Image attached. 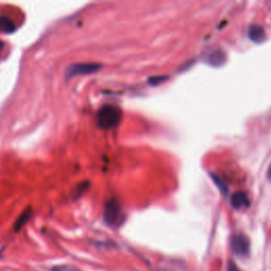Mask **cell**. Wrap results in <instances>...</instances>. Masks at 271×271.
<instances>
[{
  "instance_id": "obj_1",
  "label": "cell",
  "mask_w": 271,
  "mask_h": 271,
  "mask_svg": "<svg viewBox=\"0 0 271 271\" xmlns=\"http://www.w3.org/2000/svg\"><path fill=\"white\" fill-rule=\"evenodd\" d=\"M120 120H121V111L111 105H105L98 114V125L104 129L116 127Z\"/></svg>"
},
{
  "instance_id": "obj_2",
  "label": "cell",
  "mask_w": 271,
  "mask_h": 271,
  "mask_svg": "<svg viewBox=\"0 0 271 271\" xmlns=\"http://www.w3.org/2000/svg\"><path fill=\"white\" fill-rule=\"evenodd\" d=\"M104 220L110 227H119L124 221V213L121 205L116 199L112 198L107 201L104 209Z\"/></svg>"
},
{
  "instance_id": "obj_3",
  "label": "cell",
  "mask_w": 271,
  "mask_h": 271,
  "mask_svg": "<svg viewBox=\"0 0 271 271\" xmlns=\"http://www.w3.org/2000/svg\"><path fill=\"white\" fill-rule=\"evenodd\" d=\"M101 69L100 64L96 63H78L69 66L66 70V77L67 78H74L78 75H86L94 73Z\"/></svg>"
},
{
  "instance_id": "obj_4",
  "label": "cell",
  "mask_w": 271,
  "mask_h": 271,
  "mask_svg": "<svg viewBox=\"0 0 271 271\" xmlns=\"http://www.w3.org/2000/svg\"><path fill=\"white\" fill-rule=\"evenodd\" d=\"M232 249L239 257H246L249 253V239L244 234H236L232 237Z\"/></svg>"
},
{
  "instance_id": "obj_5",
  "label": "cell",
  "mask_w": 271,
  "mask_h": 271,
  "mask_svg": "<svg viewBox=\"0 0 271 271\" xmlns=\"http://www.w3.org/2000/svg\"><path fill=\"white\" fill-rule=\"evenodd\" d=\"M249 198L247 194L244 192H237L235 193L231 198V205L235 209H243L249 207Z\"/></svg>"
},
{
  "instance_id": "obj_6",
  "label": "cell",
  "mask_w": 271,
  "mask_h": 271,
  "mask_svg": "<svg viewBox=\"0 0 271 271\" xmlns=\"http://www.w3.org/2000/svg\"><path fill=\"white\" fill-rule=\"evenodd\" d=\"M249 37L254 42H262L266 38V33L263 27L253 25L249 28Z\"/></svg>"
},
{
  "instance_id": "obj_7",
  "label": "cell",
  "mask_w": 271,
  "mask_h": 271,
  "mask_svg": "<svg viewBox=\"0 0 271 271\" xmlns=\"http://www.w3.org/2000/svg\"><path fill=\"white\" fill-rule=\"evenodd\" d=\"M16 30V26L11 18L8 16H0V32L3 33H13Z\"/></svg>"
},
{
  "instance_id": "obj_8",
  "label": "cell",
  "mask_w": 271,
  "mask_h": 271,
  "mask_svg": "<svg viewBox=\"0 0 271 271\" xmlns=\"http://www.w3.org/2000/svg\"><path fill=\"white\" fill-rule=\"evenodd\" d=\"M224 61H225V55L222 51H215L212 54H210L208 58L209 64H211L212 66H216V67L222 65Z\"/></svg>"
},
{
  "instance_id": "obj_9",
  "label": "cell",
  "mask_w": 271,
  "mask_h": 271,
  "mask_svg": "<svg viewBox=\"0 0 271 271\" xmlns=\"http://www.w3.org/2000/svg\"><path fill=\"white\" fill-rule=\"evenodd\" d=\"M30 216H31V211L30 210H27L25 211V212L16 219V221H15V224H14V228L16 231L20 230L24 225L26 224V222L30 219Z\"/></svg>"
},
{
  "instance_id": "obj_10",
  "label": "cell",
  "mask_w": 271,
  "mask_h": 271,
  "mask_svg": "<svg viewBox=\"0 0 271 271\" xmlns=\"http://www.w3.org/2000/svg\"><path fill=\"white\" fill-rule=\"evenodd\" d=\"M51 271H80V270L72 266H68V265H57V266H54L51 269Z\"/></svg>"
},
{
  "instance_id": "obj_11",
  "label": "cell",
  "mask_w": 271,
  "mask_h": 271,
  "mask_svg": "<svg viewBox=\"0 0 271 271\" xmlns=\"http://www.w3.org/2000/svg\"><path fill=\"white\" fill-rule=\"evenodd\" d=\"M213 179H214V182L218 185V187L220 188V190H221L222 192H224V193H227V187H225V186L223 185V183L220 182L219 177H217V176H213Z\"/></svg>"
},
{
  "instance_id": "obj_12",
  "label": "cell",
  "mask_w": 271,
  "mask_h": 271,
  "mask_svg": "<svg viewBox=\"0 0 271 271\" xmlns=\"http://www.w3.org/2000/svg\"><path fill=\"white\" fill-rule=\"evenodd\" d=\"M165 79H167V78H165V77H157V78H153V79H150V80H149V82L152 83L153 85H156V84H159V83L163 82Z\"/></svg>"
},
{
  "instance_id": "obj_13",
  "label": "cell",
  "mask_w": 271,
  "mask_h": 271,
  "mask_svg": "<svg viewBox=\"0 0 271 271\" xmlns=\"http://www.w3.org/2000/svg\"><path fill=\"white\" fill-rule=\"evenodd\" d=\"M228 271H242V270H240V269L236 266L235 263L230 262L229 265H228Z\"/></svg>"
},
{
  "instance_id": "obj_14",
  "label": "cell",
  "mask_w": 271,
  "mask_h": 271,
  "mask_svg": "<svg viewBox=\"0 0 271 271\" xmlns=\"http://www.w3.org/2000/svg\"><path fill=\"white\" fill-rule=\"evenodd\" d=\"M268 178H269V180H271V165H270L269 170H268Z\"/></svg>"
},
{
  "instance_id": "obj_15",
  "label": "cell",
  "mask_w": 271,
  "mask_h": 271,
  "mask_svg": "<svg viewBox=\"0 0 271 271\" xmlns=\"http://www.w3.org/2000/svg\"><path fill=\"white\" fill-rule=\"evenodd\" d=\"M3 49H4V41L0 40V52L3 51Z\"/></svg>"
}]
</instances>
